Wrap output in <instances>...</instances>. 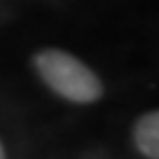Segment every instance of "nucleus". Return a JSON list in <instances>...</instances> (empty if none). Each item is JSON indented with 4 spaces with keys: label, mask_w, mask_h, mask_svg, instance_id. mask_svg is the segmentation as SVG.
I'll list each match as a JSON object with an SVG mask.
<instances>
[{
    "label": "nucleus",
    "mask_w": 159,
    "mask_h": 159,
    "mask_svg": "<svg viewBox=\"0 0 159 159\" xmlns=\"http://www.w3.org/2000/svg\"><path fill=\"white\" fill-rule=\"evenodd\" d=\"M33 62L44 84L69 102L91 104L102 97L104 86L99 77L80 57L60 49H44L35 55Z\"/></svg>",
    "instance_id": "f257e3e1"
},
{
    "label": "nucleus",
    "mask_w": 159,
    "mask_h": 159,
    "mask_svg": "<svg viewBox=\"0 0 159 159\" xmlns=\"http://www.w3.org/2000/svg\"><path fill=\"white\" fill-rule=\"evenodd\" d=\"M0 159H7V155H5V146H2V142H0Z\"/></svg>",
    "instance_id": "7ed1b4c3"
},
{
    "label": "nucleus",
    "mask_w": 159,
    "mask_h": 159,
    "mask_svg": "<svg viewBox=\"0 0 159 159\" xmlns=\"http://www.w3.org/2000/svg\"><path fill=\"white\" fill-rule=\"evenodd\" d=\"M133 142L148 159H159V108L142 115L133 126Z\"/></svg>",
    "instance_id": "f03ea898"
}]
</instances>
